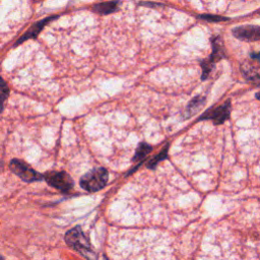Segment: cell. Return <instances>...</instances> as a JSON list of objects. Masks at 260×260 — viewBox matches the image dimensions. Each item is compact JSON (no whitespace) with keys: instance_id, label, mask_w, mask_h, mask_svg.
<instances>
[{"instance_id":"6da1fadb","label":"cell","mask_w":260,"mask_h":260,"mask_svg":"<svg viewBox=\"0 0 260 260\" xmlns=\"http://www.w3.org/2000/svg\"><path fill=\"white\" fill-rule=\"evenodd\" d=\"M65 242L70 247L80 253L88 260H97V255L92 249L90 241L80 227H75L68 231L65 235Z\"/></svg>"},{"instance_id":"7a4b0ae2","label":"cell","mask_w":260,"mask_h":260,"mask_svg":"<svg viewBox=\"0 0 260 260\" xmlns=\"http://www.w3.org/2000/svg\"><path fill=\"white\" fill-rule=\"evenodd\" d=\"M109 174L105 168H95L80 178V186L90 192L103 189L108 182Z\"/></svg>"},{"instance_id":"3957f363","label":"cell","mask_w":260,"mask_h":260,"mask_svg":"<svg viewBox=\"0 0 260 260\" xmlns=\"http://www.w3.org/2000/svg\"><path fill=\"white\" fill-rule=\"evenodd\" d=\"M9 167L13 173H15L17 176H19L22 180L25 182L31 183L35 181H40L44 178L40 173H38L36 170L30 167L28 164L18 159L12 160L10 162Z\"/></svg>"},{"instance_id":"277c9868","label":"cell","mask_w":260,"mask_h":260,"mask_svg":"<svg viewBox=\"0 0 260 260\" xmlns=\"http://www.w3.org/2000/svg\"><path fill=\"white\" fill-rule=\"evenodd\" d=\"M43 177L50 186L63 191V192H68L73 187V180L66 172L52 171L46 173Z\"/></svg>"},{"instance_id":"5b68a950","label":"cell","mask_w":260,"mask_h":260,"mask_svg":"<svg viewBox=\"0 0 260 260\" xmlns=\"http://www.w3.org/2000/svg\"><path fill=\"white\" fill-rule=\"evenodd\" d=\"M231 115V103L230 101H227L225 104L217 106V107H213L207 112H204L199 120H212L215 125L223 124L224 122H226Z\"/></svg>"},{"instance_id":"8992f818","label":"cell","mask_w":260,"mask_h":260,"mask_svg":"<svg viewBox=\"0 0 260 260\" xmlns=\"http://www.w3.org/2000/svg\"><path fill=\"white\" fill-rule=\"evenodd\" d=\"M232 34L234 35L235 38L241 41L254 42V41L260 40V26L253 24L237 26V28L232 31Z\"/></svg>"},{"instance_id":"52a82bcc","label":"cell","mask_w":260,"mask_h":260,"mask_svg":"<svg viewBox=\"0 0 260 260\" xmlns=\"http://www.w3.org/2000/svg\"><path fill=\"white\" fill-rule=\"evenodd\" d=\"M54 19H56V17L48 18V19H45V20H43V21H40V22H38L37 24H35L32 26V28H31L28 32H26V33H25V34H24V35L19 40V42H18L16 45H20L21 43L24 42V41L29 40V39L36 38V37L38 36V34H39L41 31L43 30L44 26H45L48 23H50L51 21H53Z\"/></svg>"},{"instance_id":"ba28073f","label":"cell","mask_w":260,"mask_h":260,"mask_svg":"<svg viewBox=\"0 0 260 260\" xmlns=\"http://www.w3.org/2000/svg\"><path fill=\"white\" fill-rule=\"evenodd\" d=\"M224 57H225V46L223 43V40L220 37H216L213 41V53L208 60L214 65L217 61H220Z\"/></svg>"},{"instance_id":"9c48e42d","label":"cell","mask_w":260,"mask_h":260,"mask_svg":"<svg viewBox=\"0 0 260 260\" xmlns=\"http://www.w3.org/2000/svg\"><path fill=\"white\" fill-rule=\"evenodd\" d=\"M242 72L245 78L250 83L260 87V70L251 64H244L242 66Z\"/></svg>"},{"instance_id":"30bf717a","label":"cell","mask_w":260,"mask_h":260,"mask_svg":"<svg viewBox=\"0 0 260 260\" xmlns=\"http://www.w3.org/2000/svg\"><path fill=\"white\" fill-rule=\"evenodd\" d=\"M119 6V1L117 0H114V1H107V2H102L98 3L94 6V11H95L99 15H110V13H113L117 11Z\"/></svg>"},{"instance_id":"8fae6325","label":"cell","mask_w":260,"mask_h":260,"mask_svg":"<svg viewBox=\"0 0 260 260\" xmlns=\"http://www.w3.org/2000/svg\"><path fill=\"white\" fill-rule=\"evenodd\" d=\"M204 103H205V98L200 97V95H198V97H195L194 99L191 100L190 103L188 104L187 108H186L187 117L194 115L199 110V109L204 105Z\"/></svg>"},{"instance_id":"7c38bea8","label":"cell","mask_w":260,"mask_h":260,"mask_svg":"<svg viewBox=\"0 0 260 260\" xmlns=\"http://www.w3.org/2000/svg\"><path fill=\"white\" fill-rule=\"evenodd\" d=\"M152 149H153L152 145H149L146 142H141L139 147L136 148L135 155H134L132 160L133 161H140V160L144 159L150 153V150H152Z\"/></svg>"},{"instance_id":"4fadbf2b","label":"cell","mask_w":260,"mask_h":260,"mask_svg":"<svg viewBox=\"0 0 260 260\" xmlns=\"http://www.w3.org/2000/svg\"><path fill=\"white\" fill-rule=\"evenodd\" d=\"M9 95V89L6 85L5 81L2 79V77H0V112H2L3 106L8 98Z\"/></svg>"},{"instance_id":"5bb4252c","label":"cell","mask_w":260,"mask_h":260,"mask_svg":"<svg viewBox=\"0 0 260 260\" xmlns=\"http://www.w3.org/2000/svg\"><path fill=\"white\" fill-rule=\"evenodd\" d=\"M168 148H169V145H167L165 148H164L162 152L156 156L153 160H150L147 164V168L148 169H155L157 166H158V164L163 161V160H165L167 159V156H168Z\"/></svg>"},{"instance_id":"9a60e30c","label":"cell","mask_w":260,"mask_h":260,"mask_svg":"<svg viewBox=\"0 0 260 260\" xmlns=\"http://www.w3.org/2000/svg\"><path fill=\"white\" fill-rule=\"evenodd\" d=\"M201 20L204 21H208V22H212V23H218V22H224V21H229V19L224 18V17H220V16H213V15H201L198 17Z\"/></svg>"},{"instance_id":"2e32d148","label":"cell","mask_w":260,"mask_h":260,"mask_svg":"<svg viewBox=\"0 0 260 260\" xmlns=\"http://www.w3.org/2000/svg\"><path fill=\"white\" fill-rule=\"evenodd\" d=\"M251 57H252L253 59H257V60H259V59H260V52H259V53H252V54H251Z\"/></svg>"},{"instance_id":"e0dca14e","label":"cell","mask_w":260,"mask_h":260,"mask_svg":"<svg viewBox=\"0 0 260 260\" xmlns=\"http://www.w3.org/2000/svg\"><path fill=\"white\" fill-rule=\"evenodd\" d=\"M255 97H256V99L260 100V92H259V93H257V94L255 95Z\"/></svg>"},{"instance_id":"ac0fdd59","label":"cell","mask_w":260,"mask_h":260,"mask_svg":"<svg viewBox=\"0 0 260 260\" xmlns=\"http://www.w3.org/2000/svg\"><path fill=\"white\" fill-rule=\"evenodd\" d=\"M0 260H4V259H3L1 256H0Z\"/></svg>"},{"instance_id":"d6986e66","label":"cell","mask_w":260,"mask_h":260,"mask_svg":"<svg viewBox=\"0 0 260 260\" xmlns=\"http://www.w3.org/2000/svg\"><path fill=\"white\" fill-rule=\"evenodd\" d=\"M259 13H260V11H259Z\"/></svg>"}]
</instances>
